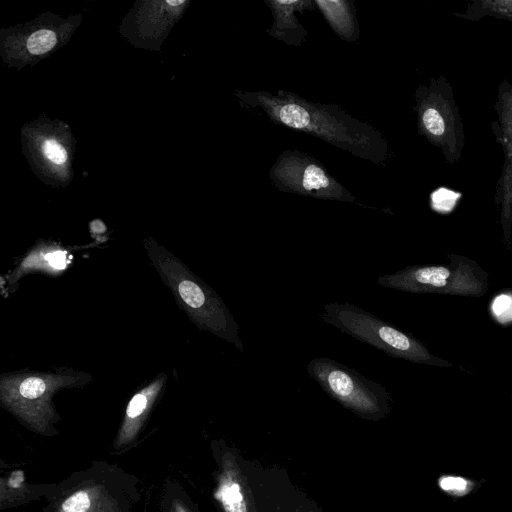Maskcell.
<instances>
[{
    "label": "cell",
    "mask_w": 512,
    "mask_h": 512,
    "mask_svg": "<svg viewBox=\"0 0 512 512\" xmlns=\"http://www.w3.org/2000/svg\"><path fill=\"white\" fill-rule=\"evenodd\" d=\"M269 7L273 23L267 30L269 36L293 47H301L308 36L307 29L297 19L296 13L316 9L314 0H264Z\"/></svg>",
    "instance_id": "obj_6"
},
{
    "label": "cell",
    "mask_w": 512,
    "mask_h": 512,
    "mask_svg": "<svg viewBox=\"0 0 512 512\" xmlns=\"http://www.w3.org/2000/svg\"><path fill=\"white\" fill-rule=\"evenodd\" d=\"M158 389L159 385L154 384L131 399L126 411V420L117 441L118 446L130 442L134 438L142 421V415L147 410Z\"/></svg>",
    "instance_id": "obj_8"
},
{
    "label": "cell",
    "mask_w": 512,
    "mask_h": 512,
    "mask_svg": "<svg viewBox=\"0 0 512 512\" xmlns=\"http://www.w3.org/2000/svg\"><path fill=\"white\" fill-rule=\"evenodd\" d=\"M43 152L50 161L56 164H63L67 159L65 149L53 139L44 143Z\"/></svg>",
    "instance_id": "obj_14"
},
{
    "label": "cell",
    "mask_w": 512,
    "mask_h": 512,
    "mask_svg": "<svg viewBox=\"0 0 512 512\" xmlns=\"http://www.w3.org/2000/svg\"><path fill=\"white\" fill-rule=\"evenodd\" d=\"M56 44L54 32L42 29L34 32L28 39L27 48L34 55H41L51 50Z\"/></svg>",
    "instance_id": "obj_10"
},
{
    "label": "cell",
    "mask_w": 512,
    "mask_h": 512,
    "mask_svg": "<svg viewBox=\"0 0 512 512\" xmlns=\"http://www.w3.org/2000/svg\"><path fill=\"white\" fill-rule=\"evenodd\" d=\"M306 369L331 398L357 413L374 417L387 407L386 389L353 368L328 357H317Z\"/></svg>",
    "instance_id": "obj_4"
},
{
    "label": "cell",
    "mask_w": 512,
    "mask_h": 512,
    "mask_svg": "<svg viewBox=\"0 0 512 512\" xmlns=\"http://www.w3.org/2000/svg\"><path fill=\"white\" fill-rule=\"evenodd\" d=\"M174 507L176 512H187V510L181 504H179L178 501L175 502Z\"/></svg>",
    "instance_id": "obj_17"
},
{
    "label": "cell",
    "mask_w": 512,
    "mask_h": 512,
    "mask_svg": "<svg viewBox=\"0 0 512 512\" xmlns=\"http://www.w3.org/2000/svg\"><path fill=\"white\" fill-rule=\"evenodd\" d=\"M448 264L407 266L380 276L379 285L410 293L481 297L488 287V274L473 260L449 255Z\"/></svg>",
    "instance_id": "obj_3"
},
{
    "label": "cell",
    "mask_w": 512,
    "mask_h": 512,
    "mask_svg": "<svg viewBox=\"0 0 512 512\" xmlns=\"http://www.w3.org/2000/svg\"><path fill=\"white\" fill-rule=\"evenodd\" d=\"M216 497L222 503L225 512H247L240 485L230 477L221 480Z\"/></svg>",
    "instance_id": "obj_9"
},
{
    "label": "cell",
    "mask_w": 512,
    "mask_h": 512,
    "mask_svg": "<svg viewBox=\"0 0 512 512\" xmlns=\"http://www.w3.org/2000/svg\"><path fill=\"white\" fill-rule=\"evenodd\" d=\"M269 178L283 192L319 200L356 202V197L320 161L297 149H286L277 157Z\"/></svg>",
    "instance_id": "obj_5"
},
{
    "label": "cell",
    "mask_w": 512,
    "mask_h": 512,
    "mask_svg": "<svg viewBox=\"0 0 512 512\" xmlns=\"http://www.w3.org/2000/svg\"><path fill=\"white\" fill-rule=\"evenodd\" d=\"M316 9L323 15L334 33L344 41L359 39L356 8L349 0H314Z\"/></svg>",
    "instance_id": "obj_7"
},
{
    "label": "cell",
    "mask_w": 512,
    "mask_h": 512,
    "mask_svg": "<svg viewBox=\"0 0 512 512\" xmlns=\"http://www.w3.org/2000/svg\"><path fill=\"white\" fill-rule=\"evenodd\" d=\"M440 486L444 490H464L467 482L459 477H445L441 479Z\"/></svg>",
    "instance_id": "obj_15"
},
{
    "label": "cell",
    "mask_w": 512,
    "mask_h": 512,
    "mask_svg": "<svg viewBox=\"0 0 512 512\" xmlns=\"http://www.w3.org/2000/svg\"><path fill=\"white\" fill-rule=\"evenodd\" d=\"M49 264L54 268H64L66 264L65 254L63 252H52L46 256Z\"/></svg>",
    "instance_id": "obj_16"
},
{
    "label": "cell",
    "mask_w": 512,
    "mask_h": 512,
    "mask_svg": "<svg viewBox=\"0 0 512 512\" xmlns=\"http://www.w3.org/2000/svg\"><path fill=\"white\" fill-rule=\"evenodd\" d=\"M323 308L324 322L393 358L417 364L451 366V363L431 354L425 345L410 334L358 306L350 303H329Z\"/></svg>",
    "instance_id": "obj_2"
},
{
    "label": "cell",
    "mask_w": 512,
    "mask_h": 512,
    "mask_svg": "<svg viewBox=\"0 0 512 512\" xmlns=\"http://www.w3.org/2000/svg\"><path fill=\"white\" fill-rule=\"evenodd\" d=\"M239 100L259 109L273 123L303 132L374 164H384L389 146L384 136L370 124L334 103H315L298 94L279 89L239 91Z\"/></svg>",
    "instance_id": "obj_1"
},
{
    "label": "cell",
    "mask_w": 512,
    "mask_h": 512,
    "mask_svg": "<svg viewBox=\"0 0 512 512\" xmlns=\"http://www.w3.org/2000/svg\"><path fill=\"white\" fill-rule=\"evenodd\" d=\"M48 386V382L42 378H28L19 385L18 394L27 401L36 400L48 392Z\"/></svg>",
    "instance_id": "obj_11"
},
{
    "label": "cell",
    "mask_w": 512,
    "mask_h": 512,
    "mask_svg": "<svg viewBox=\"0 0 512 512\" xmlns=\"http://www.w3.org/2000/svg\"><path fill=\"white\" fill-rule=\"evenodd\" d=\"M167 3L170 4V5H176L177 6V5L182 4L183 1H167Z\"/></svg>",
    "instance_id": "obj_18"
},
{
    "label": "cell",
    "mask_w": 512,
    "mask_h": 512,
    "mask_svg": "<svg viewBox=\"0 0 512 512\" xmlns=\"http://www.w3.org/2000/svg\"><path fill=\"white\" fill-rule=\"evenodd\" d=\"M92 500L86 490H79L69 496L61 505L62 512H89Z\"/></svg>",
    "instance_id": "obj_12"
},
{
    "label": "cell",
    "mask_w": 512,
    "mask_h": 512,
    "mask_svg": "<svg viewBox=\"0 0 512 512\" xmlns=\"http://www.w3.org/2000/svg\"><path fill=\"white\" fill-rule=\"evenodd\" d=\"M424 128L434 136H441L444 133L445 124L441 114L434 108L424 109L421 115Z\"/></svg>",
    "instance_id": "obj_13"
}]
</instances>
